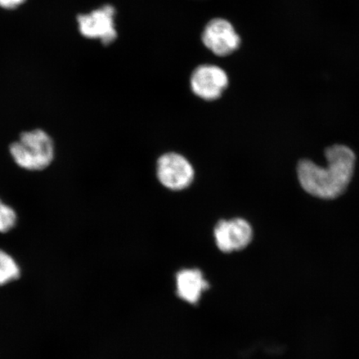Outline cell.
<instances>
[{"mask_svg": "<svg viewBox=\"0 0 359 359\" xmlns=\"http://www.w3.org/2000/svg\"><path fill=\"white\" fill-rule=\"evenodd\" d=\"M18 215L12 208L0 199V233H7L15 227Z\"/></svg>", "mask_w": 359, "mask_h": 359, "instance_id": "30bf717a", "label": "cell"}, {"mask_svg": "<svg viewBox=\"0 0 359 359\" xmlns=\"http://www.w3.org/2000/svg\"><path fill=\"white\" fill-rule=\"evenodd\" d=\"M115 15V8L111 4H105L87 15H79L77 17L79 32L85 38L100 40L103 45L109 46L118 38Z\"/></svg>", "mask_w": 359, "mask_h": 359, "instance_id": "3957f363", "label": "cell"}, {"mask_svg": "<svg viewBox=\"0 0 359 359\" xmlns=\"http://www.w3.org/2000/svg\"><path fill=\"white\" fill-rule=\"evenodd\" d=\"M190 83L195 95L205 101H215L219 100L227 88L229 78L221 67L204 65L192 72Z\"/></svg>", "mask_w": 359, "mask_h": 359, "instance_id": "52a82bcc", "label": "cell"}, {"mask_svg": "<svg viewBox=\"0 0 359 359\" xmlns=\"http://www.w3.org/2000/svg\"><path fill=\"white\" fill-rule=\"evenodd\" d=\"M201 40L206 48L219 57L232 55L240 48L241 43L234 27L221 18L208 22L202 32Z\"/></svg>", "mask_w": 359, "mask_h": 359, "instance_id": "5b68a950", "label": "cell"}, {"mask_svg": "<svg viewBox=\"0 0 359 359\" xmlns=\"http://www.w3.org/2000/svg\"><path fill=\"white\" fill-rule=\"evenodd\" d=\"M20 269L10 254L0 250V285L19 279Z\"/></svg>", "mask_w": 359, "mask_h": 359, "instance_id": "9c48e42d", "label": "cell"}, {"mask_svg": "<svg viewBox=\"0 0 359 359\" xmlns=\"http://www.w3.org/2000/svg\"><path fill=\"white\" fill-rule=\"evenodd\" d=\"M215 244L224 253L246 248L253 239L250 224L244 219H221L214 229Z\"/></svg>", "mask_w": 359, "mask_h": 359, "instance_id": "8992f818", "label": "cell"}, {"mask_svg": "<svg viewBox=\"0 0 359 359\" xmlns=\"http://www.w3.org/2000/svg\"><path fill=\"white\" fill-rule=\"evenodd\" d=\"M327 168L308 159L300 161L297 173L303 189L322 199H334L346 191L353 177L356 156L349 147L335 145L325 151Z\"/></svg>", "mask_w": 359, "mask_h": 359, "instance_id": "6da1fadb", "label": "cell"}, {"mask_svg": "<svg viewBox=\"0 0 359 359\" xmlns=\"http://www.w3.org/2000/svg\"><path fill=\"white\" fill-rule=\"evenodd\" d=\"M156 176L168 189L182 191L191 185L195 172L185 156L176 152H169L157 161Z\"/></svg>", "mask_w": 359, "mask_h": 359, "instance_id": "277c9868", "label": "cell"}, {"mask_svg": "<svg viewBox=\"0 0 359 359\" xmlns=\"http://www.w3.org/2000/svg\"><path fill=\"white\" fill-rule=\"evenodd\" d=\"M25 1L26 0H0V7L6 10H15Z\"/></svg>", "mask_w": 359, "mask_h": 359, "instance_id": "8fae6325", "label": "cell"}, {"mask_svg": "<svg viewBox=\"0 0 359 359\" xmlns=\"http://www.w3.org/2000/svg\"><path fill=\"white\" fill-rule=\"evenodd\" d=\"M176 288L180 299L195 305L210 288V284L199 269H184L177 273Z\"/></svg>", "mask_w": 359, "mask_h": 359, "instance_id": "ba28073f", "label": "cell"}, {"mask_svg": "<svg viewBox=\"0 0 359 359\" xmlns=\"http://www.w3.org/2000/svg\"><path fill=\"white\" fill-rule=\"evenodd\" d=\"M13 161L22 169L39 172L46 169L55 159V142L42 129L22 133L10 146Z\"/></svg>", "mask_w": 359, "mask_h": 359, "instance_id": "7a4b0ae2", "label": "cell"}]
</instances>
